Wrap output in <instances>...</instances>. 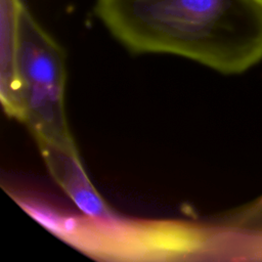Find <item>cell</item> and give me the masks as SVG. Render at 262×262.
Masks as SVG:
<instances>
[{
    "label": "cell",
    "mask_w": 262,
    "mask_h": 262,
    "mask_svg": "<svg viewBox=\"0 0 262 262\" xmlns=\"http://www.w3.org/2000/svg\"><path fill=\"white\" fill-rule=\"evenodd\" d=\"M95 13L132 52L179 55L224 74L262 58L256 0H96Z\"/></svg>",
    "instance_id": "cell-1"
},
{
    "label": "cell",
    "mask_w": 262,
    "mask_h": 262,
    "mask_svg": "<svg viewBox=\"0 0 262 262\" xmlns=\"http://www.w3.org/2000/svg\"><path fill=\"white\" fill-rule=\"evenodd\" d=\"M2 19L7 54L4 108L28 126L39 146L77 151L66 118L61 48L20 0H2Z\"/></svg>",
    "instance_id": "cell-2"
},
{
    "label": "cell",
    "mask_w": 262,
    "mask_h": 262,
    "mask_svg": "<svg viewBox=\"0 0 262 262\" xmlns=\"http://www.w3.org/2000/svg\"><path fill=\"white\" fill-rule=\"evenodd\" d=\"M39 147L51 175L76 206L91 218L106 219L111 214L86 177L78 151H68L50 145Z\"/></svg>",
    "instance_id": "cell-3"
},
{
    "label": "cell",
    "mask_w": 262,
    "mask_h": 262,
    "mask_svg": "<svg viewBox=\"0 0 262 262\" xmlns=\"http://www.w3.org/2000/svg\"><path fill=\"white\" fill-rule=\"evenodd\" d=\"M256 1H257V2L262 6V0H256Z\"/></svg>",
    "instance_id": "cell-4"
}]
</instances>
